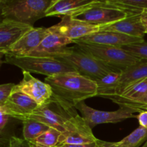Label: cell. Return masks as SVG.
I'll return each mask as SVG.
<instances>
[{
    "mask_svg": "<svg viewBox=\"0 0 147 147\" xmlns=\"http://www.w3.org/2000/svg\"><path fill=\"white\" fill-rule=\"evenodd\" d=\"M48 33V28L34 27L1 55L11 57L28 56L40 45L41 42Z\"/></svg>",
    "mask_w": 147,
    "mask_h": 147,
    "instance_id": "cell-14",
    "label": "cell"
},
{
    "mask_svg": "<svg viewBox=\"0 0 147 147\" xmlns=\"http://www.w3.org/2000/svg\"><path fill=\"white\" fill-rule=\"evenodd\" d=\"M95 147H117L116 142H109L97 139Z\"/></svg>",
    "mask_w": 147,
    "mask_h": 147,
    "instance_id": "cell-30",
    "label": "cell"
},
{
    "mask_svg": "<svg viewBox=\"0 0 147 147\" xmlns=\"http://www.w3.org/2000/svg\"><path fill=\"white\" fill-rule=\"evenodd\" d=\"M12 1L13 0H0V7H4Z\"/></svg>",
    "mask_w": 147,
    "mask_h": 147,
    "instance_id": "cell-34",
    "label": "cell"
},
{
    "mask_svg": "<svg viewBox=\"0 0 147 147\" xmlns=\"http://www.w3.org/2000/svg\"><path fill=\"white\" fill-rule=\"evenodd\" d=\"M76 109L80 112L91 128L101 123H115L128 119L136 118L134 113H138L134 109L128 107H120L115 111L96 110L86 105L85 101L77 103Z\"/></svg>",
    "mask_w": 147,
    "mask_h": 147,
    "instance_id": "cell-8",
    "label": "cell"
},
{
    "mask_svg": "<svg viewBox=\"0 0 147 147\" xmlns=\"http://www.w3.org/2000/svg\"><path fill=\"white\" fill-rule=\"evenodd\" d=\"M4 62L17 66L22 71L44 75L46 77L68 72H76L71 66L54 57L24 56L11 57L5 56Z\"/></svg>",
    "mask_w": 147,
    "mask_h": 147,
    "instance_id": "cell-5",
    "label": "cell"
},
{
    "mask_svg": "<svg viewBox=\"0 0 147 147\" xmlns=\"http://www.w3.org/2000/svg\"><path fill=\"white\" fill-rule=\"evenodd\" d=\"M45 82L51 86L53 95L72 107L80 101L97 96L96 81L77 72H68L48 76Z\"/></svg>",
    "mask_w": 147,
    "mask_h": 147,
    "instance_id": "cell-1",
    "label": "cell"
},
{
    "mask_svg": "<svg viewBox=\"0 0 147 147\" xmlns=\"http://www.w3.org/2000/svg\"><path fill=\"white\" fill-rule=\"evenodd\" d=\"M144 40V38L131 37V36L116 32L99 31L85 36L77 40H75L73 43L81 42L93 43V44L122 47L123 46L139 42Z\"/></svg>",
    "mask_w": 147,
    "mask_h": 147,
    "instance_id": "cell-15",
    "label": "cell"
},
{
    "mask_svg": "<svg viewBox=\"0 0 147 147\" xmlns=\"http://www.w3.org/2000/svg\"><path fill=\"white\" fill-rule=\"evenodd\" d=\"M60 135L61 131L50 127L47 131L30 142L34 147H55L58 144Z\"/></svg>",
    "mask_w": 147,
    "mask_h": 147,
    "instance_id": "cell-25",
    "label": "cell"
},
{
    "mask_svg": "<svg viewBox=\"0 0 147 147\" xmlns=\"http://www.w3.org/2000/svg\"><path fill=\"white\" fill-rule=\"evenodd\" d=\"M141 105H142V108L143 111H147V95L145 96L144 98L143 99Z\"/></svg>",
    "mask_w": 147,
    "mask_h": 147,
    "instance_id": "cell-33",
    "label": "cell"
},
{
    "mask_svg": "<svg viewBox=\"0 0 147 147\" xmlns=\"http://www.w3.org/2000/svg\"><path fill=\"white\" fill-rule=\"evenodd\" d=\"M49 33L43 39L40 45L33 50L28 56L53 57L61 53L67 47V45L73 43V40L58 34L48 27Z\"/></svg>",
    "mask_w": 147,
    "mask_h": 147,
    "instance_id": "cell-17",
    "label": "cell"
},
{
    "mask_svg": "<svg viewBox=\"0 0 147 147\" xmlns=\"http://www.w3.org/2000/svg\"><path fill=\"white\" fill-rule=\"evenodd\" d=\"M31 73L22 71L23 78L16 85L12 92H21L35 100L39 106L46 104L51 100L53 91L51 86L45 82L33 77Z\"/></svg>",
    "mask_w": 147,
    "mask_h": 147,
    "instance_id": "cell-10",
    "label": "cell"
},
{
    "mask_svg": "<svg viewBox=\"0 0 147 147\" xmlns=\"http://www.w3.org/2000/svg\"><path fill=\"white\" fill-rule=\"evenodd\" d=\"M140 18L142 24L144 28L145 33L147 34V9L144 10L140 14Z\"/></svg>",
    "mask_w": 147,
    "mask_h": 147,
    "instance_id": "cell-31",
    "label": "cell"
},
{
    "mask_svg": "<svg viewBox=\"0 0 147 147\" xmlns=\"http://www.w3.org/2000/svg\"><path fill=\"white\" fill-rule=\"evenodd\" d=\"M51 4V0H13L1 7V17L34 27L37 20L46 17Z\"/></svg>",
    "mask_w": 147,
    "mask_h": 147,
    "instance_id": "cell-4",
    "label": "cell"
},
{
    "mask_svg": "<svg viewBox=\"0 0 147 147\" xmlns=\"http://www.w3.org/2000/svg\"><path fill=\"white\" fill-rule=\"evenodd\" d=\"M100 31L116 32L139 38H144L146 34L141 22L140 14L130 15L112 24L101 26Z\"/></svg>",
    "mask_w": 147,
    "mask_h": 147,
    "instance_id": "cell-18",
    "label": "cell"
},
{
    "mask_svg": "<svg viewBox=\"0 0 147 147\" xmlns=\"http://www.w3.org/2000/svg\"><path fill=\"white\" fill-rule=\"evenodd\" d=\"M97 139L86 119L77 114L65 123L57 145L88 144L95 143Z\"/></svg>",
    "mask_w": 147,
    "mask_h": 147,
    "instance_id": "cell-9",
    "label": "cell"
},
{
    "mask_svg": "<svg viewBox=\"0 0 147 147\" xmlns=\"http://www.w3.org/2000/svg\"><path fill=\"white\" fill-rule=\"evenodd\" d=\"M147 95V79L129 85L118 94L108 96L120 107H128L136 110L138 113L143 111L142 101Z\"/></svg>",
    "mask_w": 147,
    "mask_h": 147,
    "instance_id": "cell-11",
    "label": "cell"
},
{
    "mask_svg": "<svg viewBox=\"0 0 147 147\" xmlns=\"http://www.w3.org/2000/svg\"><path fill=\"white\" fill-rule=\"evenodd\" d=\"M121 48L124 49L140 60L147 61V42L144 40L139 42L123 46Z\"/></svg>",
    "mask_w": 147,
    "mask_h": 147,
    "instance_id": "cell-26",
    "label": "cell"
},
{
    "mask_svg": "<svg viewBox=\"0 0 147 147\" xmlns=\"http://www.w3.org/2000/svg\"><path fill=\"white\" fill-rule=\"evenodd\" d=\"M75 44L88 54L115 70L123 71L142 61L121 47L81 42H77Z\"/></svg>",
    "mask_w": 147,
    "mask_h": 147,
    "instance_id": "cell-3",
    "label": "cell"
},
{
    "mask_svg": "<svg viewBox=\"0 0 147 147\" xmlns=\"http://www.w3.org/2000/svg\"><path fill=\"white\" fill-rule=\"evenodd\" d=\"M59 1H60V0H51V2H52L51 6L53 5V4H56V3H57V2H58Z\"/></svg>",
    "mask_w": 147,
    "mask_h": 147,
    "instance_id": "cell-35",
    "label": "cell"
},
{
    "mask_svg": "<svg viewBox=\"0 0 147 147\" xmlns=\"http://www.w3.org/2000/svg\"><path fill=\"white\" fill-rule=\"evenodd\" d=\"M34 27L10 20L2 19L0 23V53L2 54L5 50L15 44L25 33Z\"/></svg>",
    "mask_w": 147,
    "mask_h": 147,
    "instance_id": "cell-16",
    "label": "cell"
},
{
    "mask_svg": "<svg viewBox=\"0 0 147 147\" xmlns=\"http://www.w3.org/2000/svg\"><path fill=\"white\" fill-rule=\"evenodd\" d=\"M145 79H147V61L142 60L122 71L121 78L114 94L119 93L129 85Z\"/></svg>",
    "mask_w": 147,
    "mask_h": 147,
    "instance_id": "cell-20",
    "label": "cell"
},
{
    "mask_svg": "<svg viewBox=\"0 0 147 147\" xmlns=\"http://www.w3.org/2000/svg\"><path fill=\"white\" fill-rule=\"evenodd\" d=\"M39 106L38 103L21 92H12L7 101L0 106V111L21 121L28 118Z\"/></svg>",
    "mask_w": 147,
    "mask_h": 147,
    "instance_id": "cell-12",
    "label": "cell"
},
{
    "mask_svg": "<svg viewBox=\"0 0 147 147\" xmlns=\"http://www.w3.org/2000/svg\"><path fill=\"white\" fill-rule=\"evenodd\" d=\"M9 147H34L28 141L24 140V139L12 136L10 138Z\"/></svg>",
    "mask_w": 147,
    "mask_h": 147,
    "instance_id": "cell-28",
    "label": "cell"
},
{
    "mask_svg": "<svg viewBox=\"0 0 147 147\" xmlns=\"http://www.w3.org/2000/svg\"><path fill=\"white\" fill-rule=\"evenodd\" d=\"M50 28L74 42L85 36L99 32L100 26L76 20L71 16H64L61 17V21L58 24L52 26Z\"/></svg>",
    "mask_w": 147,
    "mask_h": 147,
    "instance_id": "cell-13",
    "label": "cell"
},
{
    "mask_svg": "<svg viewBox=\"0 0 147 147\" xmlns=\"http://www.w3.org/2000/svg\"><path fill=\"white\" fill-rule=\"evenodd\" d=\"M125 10L131 15L139 14L147 9V0H98Z\"/></svg>",
    "mask_w": 147,
    "mask_h": 147,
    "instance_id": "cell-23",
    "label": "cell"
},
{
    "mask_svg": "<svg viewBox=\"0 0 147 147\" xmlns=\"http://www.w3.org/2000/svg\"><path fill=\"white\" fill-rule=\"evenodd\" d=\"M16 84L14 83H5L0 85V106L3 105L11 96Z\"/></svg>",
    "mask_w": 147,
    "mask_h": 147,
    "instance_id": "cell-27",
    "label": "cell"
},
{
    "mask_svg": "<svg viewBox=\"0 0 147 147\" xmlns=\"http://www.w3.org/2000/svg\"><path fill=\"white\" fill-rule=\"evenodd\" d=\"M77 114L76 108L69 106L53 95L48 103L39 106L28 118L35 119L62 132L66 122Z\"/></svg>",
    "mask_w": 147,
    "mask_h": 147,
    "instance_id": "cell-6",
    "label": "cell"
},
{
    "mask_svg": "<svg viewBox=\"0 0 147 147\" xmlns=\"http://www.w3.org/2000/svg\"><path fill=\"white\" fill-rule=\"evenodd\" d=\"M130 15L129 12L122 9L98 1L71 17L76 20L101 27L116 22Z\"/></svg>",
    "mask_w": 147,
    "mask_h": 147,
    "instance_id": "cell-7",
    "label": "cell"
},
{
    "mask_svg": "<svg viewBox=\"0 0 147 147\" xmlns=\"http://www.w3.org/2000/svg\"><path fill=\"white\" fill-rule=\"evenodd\" d=\"M142 147H147V141H146V142H145L144 144L143 145V146H142Z\"/></svg>",
    "mask_w": 147,
    "mask_h": 147,
    "instance_id": "cell-36",
    "label": "cell"
},
{
    "mask_svg": "<svg viewBox=\"0 0 147 147\" xmlns=\"http://www.w3.org/2000/svg\"><path fill=\"white\" fill-rule=\"evenodd\" d=\"M122 71H111L96 81L97 84V96L106 98L116 93L121 78Z\"/></svg>",
    "mask_w": 147,
    "mask_h": 147,
    "instance_id": "cell-21",
    "label": "cell"
},
{
    "mask_svg": "<svg viewBox=\"0 0 147 147\" xmlns=\"http://www.w3.org/2000/svg\"><path fill=\"white\" fill-rule=\"evenodd\" d=\"M139 126L147 129V111H143L136 116Z\"/></svg>",
    "mask_w": 147,
    "mask_h": 147,
    "instance_id": "cell-29",
    "label": "cell"
},
{
    "mask_svg": "<svg viewBox=\"0 0 147 147\" xmlns=\"http://www.w3.org/2000/svg\"><path fill=\"white\" fill-rule=\"evenodd\" d=\"M98 0H60L50 6L46 12V17L73 16L88 8Z\"/></svg>",
    "mask_w": 147,
    "mask_h": 147,
    "instance_id": "cell-19",
    "label": "cell"
},
{
    "mask_svg": "<svg viewBox=\"0 0 147 147\" xmlns=\"http://www.w3.org/2000/svg\"><path fill=\"white\" fill-rule=\"evenodd\" d=\"M53 57L71 66L75 71L93 81H96L111 71H121L105 65L76 45L73 47H67Z\"/></svg>",
    "mask_w": 147,
    "mask_h": 147,
    "instance_id": "cell-2",
    "label": "cell"
},
{
    "mask_svg": "<svg viewBox=\"0 0 147 147\" xmlns=\"http://www.w3.org/2000/svg\"><path fill=\"white\" fill-rule=\"evenodd\" d=\"M21 121L23 124V139L28 142L35 139L50 128L45 123L30 118H26Z\"/></svg>",
    "mask_w": 147,
    "mask_h": 147,
    "instance_id": "cell-22",
    "label": "cell"
},
{
    "mask_svg": "<svg viewBox=\"0 0 147 147\" xmlns=\"http://www.w3.org/2000/svg\"><path fill=\"white\" fill-rule=\"evenodd\" d=\"M146 141L147 129L139 126L120 142H116V146L117 147H139Z\"/></svg>",
    "mask_w": 147,
    "mask_h": 147,
    "instance_id": "cell-24",
    "label": "cell"
},
{
    "mask_svg": "<svg viewBox=\"0 0 147 147\" xmlns=\"http://www.w3.org/2000/svg\"><path fill=\"white\" fill-rule=\"evenodd\" d=\"M95 146H96V142L88 144H60L57 145L55 147H95Z\"/></svg>",
    "mask_w": 147,
    "mask_h": 147,
    "instance_id": "cell-32",
    "label": "cell"
}]
</instances>
